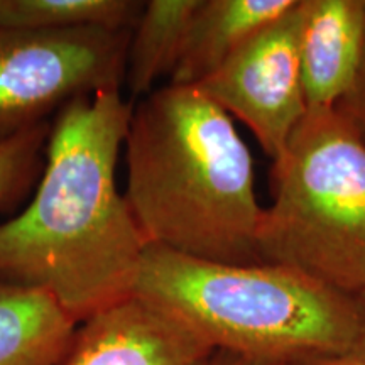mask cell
Returning <instances> with one entry per match:
<instances>
[{
	"mask_svg": "<svg viewBox=\"0 0 365 365\" xmlns=\"http://www.w3.org/2000/svg\"><path fill=\"white\" fill-rule=\"evenodd\" d=\"M296 4L298 0H200L170 85L203 83L245 41Z\"/></svg>",
	"mask_w": 365,
	"mask_h": 365,
	"instance_id": "obj_9",
	"label": "cell"
},
{
	"mask_svg": "<svg viewBox=\"0 0 365 365\" xmlns=\"http://www.w3.org/2000/svg\"><path fill=\"white\" fill-rule=\"evenodd\" d=\"M132 31L0 27V145L75 98L122 90Z\"/></svg>",
	"mask_w": 365,
	"mask_h": 365,
	"instance_id": "obj_5",
	"label": "cell"
},
{
	"mask_svg": "<svg viewBox=\"0 0 365 365\" xmlns=\"http://www.w3.org/2000/svg\"><path fill=\"white\" fill-rule=\"evenodd\" d=\"M215 352L166 309L132 294L80 323L59 365H208Z\"/></svg>",
	"mask_w": 365,
	"mask_h": 365,
	"instance_id": "obj_7",
	"label": "cell"
},
{
	"mask_svg": "<svg viewBox=\"0 0 365 365\" xmlns=\"http://www.w3.org/2000/svg\"><path fill=\"white\" fill-rule=\"evenodd\" d=\"M301 0L245 41L198 88L239 118L272 163L307 115L299 61Z\"/></svg>",
	"mask_w": 365,
	"mask_h": 365,
	"instance_id": "obj_6",
	"label": "cell"
},
{
	"mask_svg": "<svg viewBox=\"0 0 365 365\" xmlns=\"http://www.w3.org/2000/svg\"><path fill=\"white\" fill-rule=\"evenodd\" d=\"M299 61L308 110H331L352 88L365 44V0H301Z\"/></svg>",
	"mask_w": 365,
	"mask_h": 365,
	"instance_id": "obj_8",
	"label": "cell"
},
{
	"mask_svg": "<svg viewBox=\"0 0 365 365\" xmlns=\"http://www.w3.org/2000/svg\"><path fill=\"white\" fill-rule=\"evenodd\" d=\"M76 328L49 294L0 284V365H59Z\"/></svg>",
	"mask_w": 365,
	"mask_h": 365,
	"instance_id": "obj_10",
	"label": "cell"
},
{
	"mask_svg": "<svg viewBox=\"0 0 365 365\" xmlns=\"http://www.w3.org/2000/svg\"><path fill=\"white\" fill-rule=\"evenodd\" d=\"M291 365H365V330L352 345L335 354H322L296 360Z\"/></svg>",
	"mask_w": 365,
	"mask_h": 365,
	"instance_id": "obj_15",
	"label": "cell"
},
{
	"mask_svg": "<svg viewBox=\"0 0 365 365\" xmlns=\"http://www.w3.org/2000/svg\"><path fill=\"white\" fill-rule=\"evenodd\" d=\"M51 122H44L0 145V210L7 212L19 205L39 181L44 168L46 145Z\"/></svg>",
	"mask_w": 365,
	"mask_h": 365,
	"instance_id": "obj_13",
	"label": "cell"
},
{
	"mask_svg": "<svg viewBox=\"0 0 365 365\" xmlns=\"http://www.w3.org/2000/svg\"><path fill=\"white\" fill-rule=\"evenodd\" d=\"M272 188L257 232L261 262L364 293L365 144L336 108L307 112L272 163Z\"/></svg>",
	"mask_w": 365,
	"mask_h": 365,
	"instance_id": "obj_4",
	"label": "cell"
},
{
	"mask_svg": "<svg viewBox=\"0 0 365 365\" xmlns=\"http://www.w3.org/2000/svg\"><path fill=\"white\" fill-rule=\"evenodd\" d=\"M144 4L139 0H0V27L132 31L143 14Z\"/></svg>",
	"mask_w": 365,
	"mask_h": 365,
	"instance_id": "obj_12",
	"label": "cell"
},
{
	"mask_svg": "<svg viewBox=\"0 0 365 365\" xmlns=\"http://www.w3.org/2000/svg\"><path fill=\"white\" fill-rule=\"evenodd\" d=\"M200 0H149L130 33L125 83L132 97L144 98L175 70L182 41Z\"/></svg>",
	"mask_w": 365,
	"mask_h": 365,
	"instance_id": "obj_11",
	"label": "cell"
},
{
	"mask_svg": "<svg viewBox=\"0 0 365 365\" xmlns=\"http://www.w3.org/2000/svg\"><path fill=\"white\" fill-rule=\"evenodd\" d=\"M336 110L357 130L360 139L365 144V44L357 78H355L352 88L346 93V97L336 105Z\"/></svg>",
	"mask_w": 365,
	"mask_h": 365,
	"instance_id": "obj_14",
	"label": "cell"
},
{
	"mask_svg": "<svg viewBox=\"0 0 365 365\" xmlns=\"http://www.w3.org/2000/svg\"><path fill=\"white\" fill-rule=\"evenodd\" d=\"M132 110L120 90L65 105L34 198L0 223V284L43 291L78 325L134 294L148 247L117 186Z\"/></svg>",
	"mask_w": 365,
	"mask_h": 365,
	"instance_id": "obj_1",
	"label": "cell"
},
{
	"mask_svg": "<svg viewBox=\"0 0 365 365\" xmlns=\"http://www.w3.org/2000/svg\"><path fill=\"white\" fill-rule=\"evenodd\" d=\"M355 299H357V303H359L360 309H362L364 314H365V291H364V293H360Z\"/></svg>",
	"mask_w": 365,
	"mask_h": 365,
	"instance_id": "obj_17",
	"label": "cell"
},
{
	"mask_svg": "<svg viewBox=\"0 0 365 365\" xmlns=\"http://www.w3.org/2000/svg\"><path fill=\"white\" fill-rule=\"evenodd\" d=\"M124 148V196L145 244L210 262H261L250 150L207 93L166 85L140 98Z\"/></svg>",
	"mask_w": 365,
	"mask_h": 365,
	"instance_id": "obj_2",
	"label": "cell"
},
{
	"mask_svg": "<svg viewBox=\"0 0 365 365\" xmlns=\"http://www.w3.org/2000/svg\"><path fill=\"white\" fill-rule=\"evenodd\" d=\"M134 296L190 327L208 345L293 364L352 345L365 330L354 296L271 262L220 264L148 245Z\"/></svg>",
	"mask_w": 365,
	"mask_h": 365,
	"instance_id": "obj_3",
	"label": "cell"
},
{
	"mask_svg": "<svg viewBox=\"0 0 365 365\" xmlns=\"http://www.w3.org/2000/svg\"><path fill=\"white\" fill-rule=\"evenodd\" d=\"M208 365H291L287 362H276V360H264V359H250L244 355H237L230 352H222L217 350L213 354Z\"/></svg>",
	"mask_w": 365,
	"mask_h": 365,
	"instance_id": "obj_16",
	"label": "cell"
}]
</instances>
